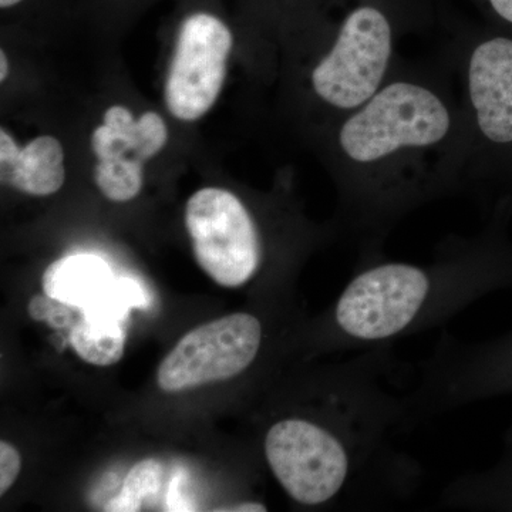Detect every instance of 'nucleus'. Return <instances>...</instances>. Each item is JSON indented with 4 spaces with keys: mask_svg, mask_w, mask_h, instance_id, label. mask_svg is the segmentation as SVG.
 <instances>
[{
    "mask_svg": "<svg viewBox=\"0 0 512 512\" xmlns=\"http://www.w3.org/2000/svg\"><path fill=\"white\" fill-rule=\"evenodd\" d=\"M268 508L265 507L262 503H256V501H247V503H241L234 505V507L229 508L227 511H266Z\"/></svg>",
    "mask_w": 512,
    "mask_h": 512,
    "instance_id": "obj_16",
    "label": "nucleus"
},
{
    "mask_svg": "<svg viewBox=\"0 0 512 512\" xmlns=\"http://www.w3.org/2000/svg\"><path fill=\"white\" fill-rule=\"evenodd\" d=\"M265 342V326L256 315L231 313L185 333L157 370L158 387L180 393L224 382L255 365Z\"/></svg>",
    "mask_w": 512,
    "mask_h": 512,
    "instance_id": "obj_6",
    "label": "nucleus"
},
{
    "mask_svg": "<svg viewBox=\"0 0 512 512\" xmlns=\"http://www.w3.org/2000/svg\"><path fill=\"white\" fill-rule=\"evenodd\" d=\"M163 478V466L154 458L140 461L131 468L119 495L107 503L106 511H141L144 501L157 495Z\"/></svg>",
    "mask_w": 512,
    "mask_h": 512,
    "instance_id": "obj_13",
    "label": "nucleus"
},
{
    "mask_svg": "<svg viewBox=\"0 0 512 512\" xmlns=\"http://www.w3.org/2000/svg\"><path fill=\"white\" fill-rule=\"evenodd\" d=\"M0 178L2 184L33 197L56 194L66 180L62 143L53 136H39L20 147L2 128Z\"/></svg>",
    "mask_w": 512,
    "mask_h": 512,
    "instance_id": "obj_9",
    "label": "nucleus"
},
{
    "mask_svg": "<svg viewBox=\"0 0 512 512\" xmlns=\"http://www.w3.org/2000/svg\"><path fill=\"white\" fill-rule=\"evenodd\" d=\"M232 46L227 23L212 13H192L184 19L164 84L171 116L192 123L214 107L227 79Z\"/></svg>",
    "mask_w": 512,
    "mask_h": 512,
    "instance_id": "obj_7",
    "label": "nucleus"
},
{
    "mask_svg": "<svg viewBox=\"0 0 512 512\" xmlns=\"http://www.w3.org/2000/svg\"><path fill=\"white\" fill-rule=\"evenodd\" d=\"M185 227L198 265L218 285L241 288L261 272L265 258L261 231L231 191L207 187L195 192L185 207Z\"/></svg>",
    "mask_w": 512,
    "mask_h": 512,
    "instance_id": "obj_5",
    "label": "nucleus"
},
{
    "mask_svg": "<svg viewBox=\"0 0 512 512\" xmlns=\"http://www.w3.org/2000/svg\"><path fill=\"white\" fill-rule=\"evenodd\" d=\"M116 281L103 258L96 255H69L57 259L43 274V291L49 298L84 309L94 305Z\"/></svg>",
    "mask_w": 512,
    "mask_h": 512,
    "instance_id": "obj_11",
    "label": "nucleus"
},
{
    "mask_svg": "<svg viewBox=\"0 0 512 512\" xmlns=\"http://www.w3.org/2000/svg\"><path fill=\"white\" fill-rule=\"evenodd\" d=\"M393 55L392 23L382 10L360 6L346 16L335 42L313 67V93L330 109L352 113L387 82Z\"/></svg>",
    "mask_w": 512,
    "mask_h": 512,
    "instance_id": "obj_4",
    "label": "nucleus"
},
{
    "mask_svg": "<svg viewBox=\"0 0 512 512\" xmlns=\"http://www.w3.org/2000/svg\"><path fill=\"white\" fill-rule=\"evenodd\" d=\"M510 281L512 266L481 242L451 245L430 264L366 259L318 326L320 348H390Z\"/></svg>",
    "mask_w": 512,
    "mask_h": 512,
    "instance_id": "obj_2",
    "label": "nucleus"
},
{
    "mask_svg": "<svg viewBox=\"0 0 512 512\" xmlns=\"http://www.w3.org/2000/svg\"><path fill=\"white\" fill-rule=\"evenodd\" d=\"M22 468V458L18 448L13 447L8 441H0V494L5 495L6 491L15 484Z\"/></svg>",
    "mask_w": 512,
    "mask_h": 512,
    "instance_id": "obj_14",
    "label": "nucleus"
},
{
    "mask_svg": "<svg viewBox=\"0 0 512 512\" xmlns=\"http://www.w3.org/2000/svg\"><path fill=\"white\" fill-rule=\"evenodd\" d=\"M467 93L478 133L493 144L512 143V40L493 37L468 56Z\"/></svg>",
    "mask_w": 512,
    "mask_h": 512,
    "instance_id": "obj_8",
    "label": "nucleus"
},
{
    "mask_svg": "<svg viewBox=\"0 0 512 512\" xmlns=\"http://www.w3.org/2000/svg\"><path fill=\"white\" fill-rule=\"evenodd\" d=\"M168 143V128L156 111H146L138 119L127 107L111 106L103 124L94 128L92 150L97 161L136 160L146 164Z\"/></svg>",
    "mask_w": 512,
    "mask_h": 512,
    "instance_id": "obj_10",
    "label": "nucleus"
},
{
    "mask_svg": "<svg viewBox=\"0 0 512 512\" xmlns=\"http://www.w3.org/2000/svg\"><path fill=\"white\" fill-rule=\"evenodd\" d=\"M126 323L80 318L70 330L74 352L90 365L107 367L120 362L126 348Z\"/></svg>",
    "mask_w": 512,
    "mask_h": 512,
    "instance_id": "obj_12",
    "label": "nucleus"
},
{
    "mask_svg": "<svg viewBox=\"0 0 512 512\" xmlns=\"http://www.w3.org/2000/svg\"><path fill=\"white\" fill-rule=\"evenodd\" d=\"M490 3L497 15L512 23V0H490Z\"/></svg>",
    "mask_w": 512,
    "mask_h": 512,
    "instance_id": "obj_15",
    "label": "nucleus"
},
{
    "mask_svg": "<svg viewBox=\"0 0 512 512\" xmlns=\"http://www.w3.org/2000/svg\"><path fill=\"white\" fill-rule=\"evenodd\" d=\"M9 72V59L8 56H6L5 50H2V52H0V80H2V82L8 79Z\"/></svg>",
    "mask_w": 512,
    "mask_h": 512,
    "instance_id": "obj_17",
    "label": "nucleus"
},
{
    "mask_svg": "<svg viewBox=\"0 0 512 512\" xmlns=\"http://www.w3.org/2000/svg\"><path fill=\"white\" fill-rule=\"evenodd\" d=\"M22 2L23 0H0V8L3 10L12 9L15 8V6L20 5Z\"/></svg>",
    "mask_w": 512,
    "mask_h": 512,
    "instance_id": "obj_18",
    "label": "nucleus"
},
{
    "mask_svg": "<svg viewBox=\"0 0 512 512\" xmlns=\"http://www.w3.org/2000/svg\"><path fill=\"white\" fill-rule=\"evenodd\" d=\"M390 367V348L348 357L323 380L318 416L288 414L268 427L266 463L295 503L367 507L413 493L419 464L390 443L404 419L403 394L384 383Z\"/></svg>",
    "mask_w": 512,
    "mask_h": 512,
    "instance_id": "obj_1",
    "label": "nucleus"
},
{
    "mask_svg": "<svg viewBox=\"0 0 512 512\" xmlns=\"http://www.w3.org/2000/svg\"><path fill=\"white\" fill-rule=\"evenodd\" d=\"M454 128L456 119L446 99L413 79L389 80L363 106L346 114L336 141L348 163V228L366 239L363 259L379 256L380 239L399 220L394 163L440 148Z\"/></svg>",
    "mask_w": 512,
    "mask_h": 512,
    "instance_id": "obj_3",
    "label": "nucleus"
}]
</instances>
